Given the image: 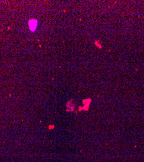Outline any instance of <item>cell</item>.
Returning <instances> with one entry per match:
<instances>
[{"mask_svg": "<svg viewBox=\"0 0 144 162\" xmlns=\"http://www.w3.org/2000/svg\"><path fill=\"white\" fill-rule=\"evenodd\" d=\"M29 28L31 29V31H34L36 28L37 26V21L36 20H35V19H33V20H31L29 21Z\"/></svg>", "mask_w": 144, "mask_h": 162, "instance_id": "1", "label": "cell"}]
</instances>
